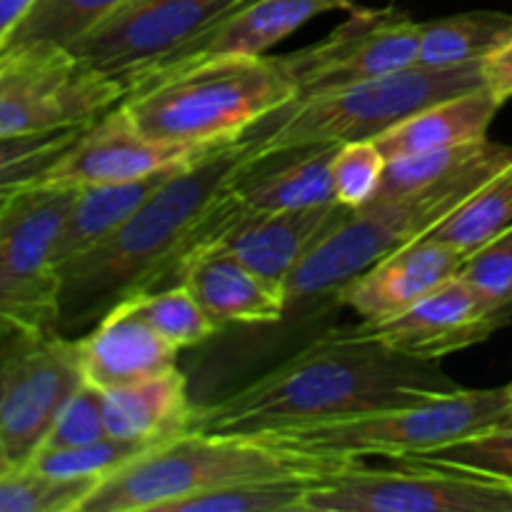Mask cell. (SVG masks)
Returning a JSON list of instances; mask_svg holds the SVG:
<instances>
[{
	"label": "cell",
	"instance_id": "6da1fadb",
	"mask_svg": "<svg viewBox=\"0 0 512 512\" xmlns=\"http://www.w3.org/2000/svg\"><path fill=\"white\" fill-rule=\"evenodd\" d=\"M460 390L438 363L393 353L345 330L315 338L273 370L213 403L195 405L190 430L260 438L333 423Z\"/></svg>",
	"mask_w": 512,
	"mask_h": 512
},
{
	"label": "cell",
	"instance_id": "7a4b0ae2",
	"mask_svg": "<svg viewBox=\"0 0 512 512\" xmlns=\"http://www.w3.org/2000/svg\"><path fill=\"white\" fill-rule=\"evenodd\" d=\"M255 165L243 138L215 145L170 175L103 243L60 265L58 333H88L115 305L178 285L185 260L213 233L220 200Z\"/></svg>",
	"mask_w": 512,
	"mask_h": 512
},
{
	"label": "cell",
	"instance_id": "3957f363",
	"mask_svg": "<svg viewBox=\"0 0 512 512\" xmlns=\"http://www.w3.org/2000/svg\"><path fill=\"white\" fill-rule=\"evenodd\" d=\"M290 100L295 83L283 60L255 55L140 75L130 80L120 105L150 140L213 148L243 138Z\"/></svg>",
	"mask_w": 512,
	"mask_h": 512
},
{
	"label": "cell",
	"instance_id": "277c9868",
	"mask_svg": "<svg viewBox=\"0 0 512 512\" xmlns=\"http://www.w3.org/2000/svg\"><path fill=\"white\" fill-rule=\"evenodd\" d=\"M478 88H485L483 60L450 68L410 65L333 93L290 100L258 120L243 140L258 165L320 145L378 140L418 110Z\"/></svg>",
	"mask_w": 512,
	"mask_h": 512
},
{
	"label": "cell",
	"instance_id": "5b68a950",
	"mask_svg": "<svg viewBox=\"0 0 512 512\" xmlns=\"http://www.w3.org/2000/svg\"><path fill=\"white\" fill-rule=\"evenodd\" d=\"M512 165V145L493 143L468 168L425 188L375 198L325 235L285 283L288 310L338 293L348 280L393 250L428 235L485 180Z\"/></svg>",
	"mask_w": 512,
	"mask_h": 512
},
{
	"label": "cell",
	"instance_id": "8992f818",
	"mask_svg": "<svg viewBox=\"0 0 512 512\" xmlns=\"http://www.w3.org/2000/svg\"><path fill=\"white\" fill-rule=\"evenodd\" d=\"M350 463L290 455L255 438L188 430L153 445L95 485L80 512H165L190 495L240 480L325 475Z\"/></svg>",
	"mask_w": 512,
	"mask_h": 512
},
{
	"label": "cell",
	"instance_id": "52a82bcc",
	"mask_svg": "<svg viewBox=\"0 0 512 512\" xmlns=\"http://www.w3.org/2000/svg\"><path fill=\"white\" fill-rule=\"evenodd\" d=\"M503 428H512V383L488 390L460 388L423 403L260 435L255 440L303 458L358 463L365 458H413Z\"/></svg>",
	"mask_w": 512,
	"mask_h": 512
},
{
	"label": "cell",
	"instance_id": "ba28073f",
	"mask_svg": "<svg viewBox=\"0 0 512 512\" xmlns=\"http://www.w3.org/2000/svg\"><path fill=\"white\" fill-rule=\"evenodd\" d=\"M398 468L363 460L310 488L305 512H512V480L463 465L400 458Z\"/></svg>",
	"mask_w": 512,
	"mask_h": 512
},
{
	"label": "cell",
	"instance_id": "9c48e42d",
	"mask_svg": "<svg viewBox=\"0 0 512 512\" xmlns=\"http://www.w3.org/2000/svg\"><path fill=\"white\" fill-rule=\"evenodd\" d=\"M125 90L65 45L0 48V138L88 125L118 105Z\"/></svg>",
	"mask_w": 512,
	"mask_h": 512
},
{
	"label": "cell",
	"instance_id": "30bf717a",
	"mask_svg": "<svg viewBox=\"0 0 512 512\" xmlns=\"http://www.w3.org/2000/svg\"><path fill=\"white\" fill-rule=\"evenodd\" d=\"M75 190L33 185L0 205V318L58 333V240Z\"/></svg>",
	"mask_w": 512,
	"mask_h": 512
},
{
	"label": "cell",
	"instance_id": "8fae6325",
	"mask_svg": "<svg viewBox=\"0 0 512 512\" xmlns=\"http://www.w3.org/2000/svg\"><path fill=\"white\" fill-rule=\"evenodd\" d=\"M255 0H130L68 45L85 65L128 88L163 60L218 28Z\"/></svg>",
	"mask_w": 512,
	"mask_h": 512
},
{
	"label": "cell",
	"instance_id": "7c38bea8",
	"mask_svg": "<svg viewBox=\"0 0 512 512\" xmlns=\"http://www.w3.org/2000/svg\"><path fill=\"white\" fill-rule=\"evenodd\" d=\"M418 43L420 23L410 15L358 5L333 33L280 60L295 83V100H303L418 65Z\"/></svg>",
	"mask_w": 512,
	"mask_h": 512
},
{
	"label": "cell",
	"instance_id": "4fadbf2b",
	"mask_svg": "<svg viewBox=\"0 0 512 512\" xmlns=\"http://www.w3.org/2000/svg\"><path fill=\"white\" fill-rule=\"evenodd\" d=\"M83 383L80 335L40 333L20 360L0 410V443L15 465L35 458L60 410Z\"/></svg>",
	"mask_w": 512,
	"mask_h": 512
},
{
	"label": "cell",
	"instance_id": "5bb4252c",
	"mask_svg": "<svg viewBox=\"0 0 512 512\" xmlns=\"http://www.w3.org/2000/svg\"><path fill=\"white\" fill-rule=\"evenodd\" d=\"M350 213L338 200L300 210H250L230 188L220 200L208 243L220 245L265 280L285 288L290 273Z\"/></svg>",
	"mask_w": 512,
	"mask_h": 512
},
{
	"label": "cell",
	"instance_id": "9a60e30c",
	"mask_svg": "<svg viewBox=\"0 0 512 512\" xmlns=\"http://www.w3.org/2000/svg\"><path fill=\"white\" fill-rule=\"evenodd\" d=\"M508 325L503 315L463 278L453 275L405 313L378 323H360L355 333L415 360H438L488 340Z\"/></svg>",
	"mask_w": 512,
	"mask_h": 512
},
{
	"label": "cell",
	"instance_id": "2e32d148",
	"mask_svg": "<svg viewBox=\"0 0 512 512\" xmlns=\"http://www.w3.org/2000/svg\"><path fill=\"white\" fill-rule=\"evenodd\" d=\"M208 150L150 140L135 128L130 115L118 103L85 125L73 148L53 165L40 185L83 188L98 183H125L183 168Z\"/></svg>",
	"mask_w": 512,
	"mask_h": 512
},
{
	"label": "cell",
	"instance_id": "e0dca14e",
	"mask_svg": "<svg viewBox=\"0 0 512 512\" xmlns=\"http://www.w3.org/2000/svg\"><path fill=\"white\" fill-rule=\"evenodd\" d=\"M463 263V253L433 235H423L355 275L333 298L358 313L363 323H378L405 313L430 290L458 275Z\"/></svg>",
	"mask_w": 512,
	"mask_h": 512
},
{
	"label": "cell",
	"instance_id": "ac0fdd59",
	"mask_svg": "<svg viewBox=\"0 0 512 512\" xmlns=\"http://www.w3.org/2000/svg\"><path fill=\"white\" fill-rule=\"evenodd\" d=\"M218 328L230 323L270 325L288 313L283 285L265 280L220 245L203 240L178 275Z\"/></svg>",
	"mask_w": 512,
	"mask_h": 512
},
{
	"label": "cell",
	"instance_id": "d6986e66",
	"mask_svg": "<svg viewBox=\"0 0 512 512\" xmlns=\"http://www.w3.org/2000/svg\"><path fill=\"white\" fill-rule=\"evenodd\" d=\"M358 8L355 0H255L240 13L230 15L225 23L210 30L188 48L178 50L155 70H178L195 63H208L218 58H255L283 43L285 38L310 23L313 18L333 10ZM150 70V73H155ZM148 75V73H145Z\"/></svg>",
	"mask_w": 512,
	"mask_h": 512
},
{
	"label": "cell",
	"instance_id": "ffe728a7",
	"mask_svg": "<svg viewBox=\"0 0 512 512\" xmlns=\"http://www.w3.org/2000/svg\"><path fill=\"white\" fill-rule=\"evenodd\" d=\"M85 380L110 390L178 368V348L170 345L133 303H120L80 335Z\"/></svg>",
	"mask_w": 512,
	"mask_h": 512
},
{
	"label": "cell",
	"instance_id": "44dd1931",
	"mask_svg": "<svg viewBox=\"0 0 512 512\" xmlns=\"http://www.w3.org/2000/svg\"><path fill=\"white\" fill-rule=\"evenodd\" d=\"M108 435L158 445L188 433L195 405L178 368L103 390Z\"/></svg>",
	"mask_w": 512,
	"mask_h": 512
},
{
	"label": "cell",
	"instance_id": "7402d4cb",
	"mask_svg": "<svg viewBox=\"0 0 512 512\" xmlns=\"http://www.w3.org/2000/svg\"><path fill=\"white\" fill-rule=\"evenodd\" d=\"M500 108L503 103L488 88L470 90L418 110L380 135L375 143L388 160L480 143L488 140V130Z\"/></svg>",
	"mask_w": 512,
	"mask_h": 512
},
{
	"label": "cell",
	"instance_id": "603a6c76",
	"mask_svg": "<svg viewBox=\"0 0 512 512\" xmlns=\"http://www.w3.org/2000/svg\"><path fill=\"white\" fill-rule=\"evenodd\" d=\"M335 150L338 145H320L285 153L288 160L278 168L260 170L255 165L235 180V198L250 210H300L335 203L330 175Z\"/></svg>",
	"mask_w": 512,
	"mask_h": 512
},
{
	"label": "cell",
	"instance_id": "cb8c5ba5",
	"mask_svg": "<svg viewBox=\"0 0 512 512\" xmlns=\"http://www.w3.org/2000/svg\"><path fill=\"white\" fill-rule=\"evenodd\" d=\"M178 170H163L125 183L83 185L75 190L73 205L58 240V268L113 235Z\"/></svg>",
	"mask_w": 512,
	"mask_h": 512
},
{
	"label": "cell",
	"instance_id": "d4e9b609",
	"mask_svg": "<svg viewBox=\"0 0 512 512\" xmlns=\"http://www.w3.org/2000/svg\"><path fill=\"white\" fill-rule=\"evenodd\" d=\"M512 38V15L498 10H470L420 23L418 65L450 68L480 63Z\"/></svg>",
	"mask_w": 512,
	"mask_h": 512
},
{
	"label": "cell",
	"instance_id": "484cf974",
	"mask_svg": "<svg viewBox=\"0 0 512 512\" xmlns=\"http://www.w3.org/2000/svg\"><path fill=\"white\" fill-rule=\"evenodd\" d=\"M512 225V165L485 180L428 235L443 240L468 258Z\"/></svg>",
	"mask_w": 512,
	"mask_h": 512
},
{
	"label": "cell",
	"instance_id": "4316f807",
	"mask_svg": "<svg viewBox=\"0 0 512 512\" xmlns=\"http://www.w3.org/2000/svg\"><path fill=\"white\" fill-rule=\"evenodd\" d=\"M318 480V475L240 480L190 495L165 512H305V498Z\"/></svg>",
	"mask_w": 512,
	"mask_h": 512
},
{
	"label": "cell",
	"instance_id": "83f0119b",
	"mask_svg": "<svg viewBox=\"0 0 512 512\" xmlns=\"http://www.w3.org/2000/svg\"><path fill=\"white\" fill-rule=\"evenodd\" d=\"M128 3L130 0H38L3 48L30 43H55L68 48Z\"/></svg>",
	"mask_w": 512,
	"mask_h": 512
},
{
	"label": "cell",
	"instance_id": "f1b7e54d",
	"mask_svg": "<svg viewBox=\"0 0 512 512\" xmlns=\"http://www.w3.org/2000/svg\"><path fill=\"white\" fill-rule=\"evenodd\" d=\"M83 128L85 125L0 138V205L43 183L53 165L73 148Z\"/></svg>",
	"mask_w": 512,
	"mask_h": 512
},
{
	"label": "cell",
	"instance_id": "f546056e",
	"mask_svg": "<svg viewBox=\"0 0 512 512\" xmlns=\"http://www.w3.org/2000/svg\"><path fill=\"white\" fill-rule=\"evenodd\" d=\"M100 480L58 478L35 465L0 473V512H80Z\"/></svg>",
	"mask_w": 512,
	"mask_h": 512
},
{
	"label": "cell",
	"instance_id": "4dcf8cb0",
	"mask_svg": "<svg viewBox=\"0 0 512 512\" xmlns=\"http://www.w3.org/2000/svg\"><path fill=\"white\" fill-rule=\"evenodd\" d=\"M128 303L178 350L205 343L220 330L183 283L140 293Z\"/></svg>",
	"mask_w": 512,
	"mask_h": 512
},
{
	"label": "cell",
	"instance_id": "1f68e13d",
	"mask_svg": "<svg viewBox=\"0 0 512 512\" xmlns=\"http://www.w3.org/2000/svg\"><path fill=\"white\" fill-rule=\"evenodd\" d=\"M153 448L150 443H140V440H125L115 438V435H103L100 440H93L88 445H78V448L65 450H40L30 465L45 470L58 478H95L103 480L108 475L118 473L120 468L138 458Z\"/></svg>",
	"mask_w": 512,
	"mask_h": 512
},
{
	"label": "cell",
	"instance_id": "d6a6232c",
	"mask_svg": "<svg viewBox=\"0 0 512 512\" xmlns=\"http://www.w3.org/2000/svg\"><path fill=\"white\" fill-rule=\"evenodd\" d=\"M385 168H388V158L375 140L338 145L333 165H330L335 200L350 210L368 205L378 195Z\"/></svg>",
	"mask_w": 512,
	"mask_h": 512
},
{
	"label": "cell",
	"instance_id": "836d02e7",
	"mask_svg": "<svg viewBox=\"0 0 512 512\" xmlns=\"http://www.w3.org/2000/svg\"><path fill=\"white\" fill-rule=\"evenodd\" d=\"M460 275L503 315L512 320V225L465 258Z\"/></svg>",
	"mask_w": 512,
	"mask_h": 512
},
{
	"label": "cell",
	"instance_id": "e575fe53",
	"mask_svg": "<svg viewBox=\"0 0 512 512\" xmlns=\"http://www.w3.org/2000/svg\"><path fill=\"white\" fill-rule=\"evenodd\" d=\"M108 435L105 428V398L103 390L95 388L85 380L78 393L68 400L60 415L55 418L53 428L45 435L40 450H65L88 445ZM38 450V453H40Z\"/></svg>",
	"mask_w": 512,
	"mask_h": 512
},
{
	"label": "cell",
	"instance_id": "d590c367",
	"mask_svg": "<svg viewBox=\"0 0 512 512\" xmlns=\"http://www.w3.org/2000/svg\"><path fill=\"white\" fill-rule=\"evenodd\" d=\"M413 458L430 460V463L463 465V468H473L480 470V473L512 480V428L475 435V438L445 445V448L433 450V453L413 455Z\"/></svg>",
	"mask_w": 512,
	"mask_h": 512
},
{
	"label": "cell",
	"instance_id": "8d00e7d4",
	"mask_svg": "<svg viewBox=\"0 0 512 512\" xmlns=\"http://www.w3.org/2000/svg\"><path fill=\"white\" fill-rule=\"evenodd\" d=\"M38 335L40 333H33V330L20 328L10 320L0 318V410H3L5 398H8L10 383H13L20 360L25 358V353H28Z\"/></svg>",
	"mask_w": 512,
	"mask_h": 512
},
{
	"label": "cell",
	"instance_id": "74e56055",
	"mask_svg": "<svg viewBox=\"0 0 512 512\" xmlns=\"http://www.w3.org/2000/svg\"><path fill=\"white\" fill-rule=\"evenodd\" d=\"M483 80L485 88L500 100L508 103L512 98V38L505 40L500 48L483 58Z\"/></svg>",
	"mask_w": 512,
	"mask_h": 512
},
{
	"label": "cell",
	"instance_id": "f35d334b",
	"mask_svg": "<svg viewBox=\"0 0 512 512\" xmlns=\"http://www.w3.org/2000/svg\"><path fill=\"white\" fill-rule=\"evenodd\" d=\"M38 0H0V48Z\"/></svg>",
	"mask_w": 512,
	"mask_h": 512
},
{
	"label": "cell",
	"instance_id": "ab89813d",
	"mask_svg": "<svg viewBox=\"0 0 512 512\" xmlns=\"http://www.w3.org/2000/svg\"><path fill=\"white\" fill-rule=\"evenodd\" d=\"M13 460H10V455L5 453V448H3V443H0V473H5V470H10L13 468Z\"/></svg>",
	"mask_w": 512,
	"mask_h": 512
}]
</instances>
